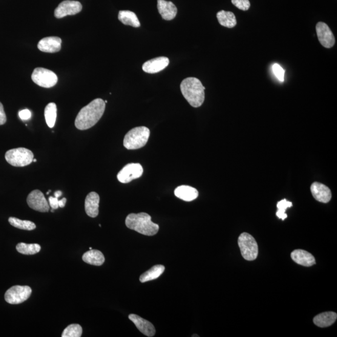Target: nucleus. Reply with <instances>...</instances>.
Returning a JSON list of instances; mask_svg holds the SVG:
<instances>
[{"label": "nucleus", "instance_id": "3", "mask_svg": "<svg viewBox=\"0 0 337 337\" xmlns=\"http://www.w3.org/2000/svg\"><path fill=\"white\" fill-rule=\"evenodd\" d=\"M125 223L128 228L144 236L156 235L159 229V225L154 223L149 214L145 213L129 214Z\"/></svg>", "mask_w": 337, "mask_h": 337}, {"label": "nucleus", "instance_id": "38", "mask_svg": "<svg viewBox=\"0 0 337 337\" xmlns=\"http://www.w3.org/2000/svg\"><path fill=\"white\" fill-rule=\"evenodd\" d=\"M33 161L34 162H36L37 161V160L36 159H33Z\"/></svg>", "mask_w": 337, "mask_h": 337}, {"label": "nucleus", "instance_id": "31", "mask_svg": "<svg viewBox=\"0 0 337 337\" xmlns=\"http://www.w3.org/2000/svg\"><path fill=\"white\" fill-rule=\"evenodd\" d=\"M231 2L239 10L247 11L250 7L249 0H231Z\"/></svg>", "mask_w": 337, "mask_h": 337}, {"label": "nucleus", "instance_id": "18", "mask_svg": "<svg viewBox=\"0 0 337 337\" xmlns=\"http://www.w3.org/2000/svg\"><path fill=\"white\" fill-rule=\"evenodd\" d=\"M291 258L294 262L305 267L312 266L315 264V259L306 250L297 249L291 253Z\"/></svg>", "mask_w": 337, "mask_h": 337}, {"label": "nucleus", "instance_id": "13", "mask_svg": "<svg viewBox=\"0 0 337 337\" xmlns=\"http://www.w3.org/2000/svg\"><path fill=\"white\" fill-rule=\"evenodd\" d=\"M310 191L313 198L322 203H328L332 199V193L330 188L320 182H313L311 185Z\"/></svg>", "mask_w": 337, "mask_h": 337}, {"label": "nucleus", "instance_id": "33", "mask_svg": "<svg viewBox=\"0 0 337 337\" xmlns=\"http://www.w3.org/2000/svg\"><path fill=\"white\" fill-rule=\"evenodd\" d=\"M18 115L22 120H28L31 118V113L29 110L25 109L19 111Z\"/></svg>", "mask_w": 337, "mask_h": 337}, {"label": "nucleus", "instance_id": "15", "mask_svg": "<svg viewBox=\"0 0 337 337\" xmlns=\"http://www.w3.org/2000/svg\"><path fill=\"white\" fill-rule=\"evenodd\" d=\"M168 64L170 59L167 57H158L144 62L142 65V70L147 73H157L164 70Z\"/></svg>", "mask_w": 337, "mask_h": 337}, {"label": "nucleus", "instance_id": "1", "mask_svg": "<svg viewBox=\"0 0 337 337\" xmlns=\"http://www.w3.org/2000/svg\"><path fill=\"white\" fill-rule=\"evenodd\" d=\"M106 103L101 98H97L82 108L75 120V127L79 130H87L94 127L104 113Z\"/></svg>", "mask_w": 337, "mask_h": 337}, {"label": "nucleus", "instance_id": "29", "mask_svg": "<svg viewBox=\"0 0 337 337\" xmlns=\"http://www.w3.org/2000/svg\"><path fill=\"white\" fill-rule=\"evenodd\" d=\"M82 333V327L78 324H71L62 333V337H80Z\"/></svg>", "mask_w": 337, "mask_h": 337}, {"label": "nucleus", "instance_id": "37", "mask_svg": "<svg viewBox=\"0 0 337 337\" xmlns=\"http://www.w3.org/2000/svg\"><path fill=\"white\" fill-rule=\"evenodd\" d=\"M62 192L61 191H56L55 193V198H59L60 196L62 195Z\"/></svg>", "mask_w": 337, "mask_h": 337}, {"label": "nucleus", "instance_id": "35", "mask_svg": "<svg viewBox=\"0 0 337 337\" xmlns=\"http://www.w3.org/2000/svg\"><path fill=\"white\" fill-rule=\"evenodd\" d=\"M58 201V198H53L52 196L49 198L50 205L53 209H57L59 207Z\"/></svg>", "mask_w": 337, "mask_h": 337}, {"label": "nucleus", "instance_id": "19", "mask_svg": "<svg viewBox=\"0 0 337 337\" xmlns=\"http://www.w3.org/2000/svg\"><path fill=\"white\" fill-rule=\"evenodd\" d=\"M99 196L95 192H91L85 199V210L88 216L96 218L99 214Z\"/></svg>", "mask_w": 337, "mask_h": 337}, {"label": "nucleus", "instance_id": "12", "mask_svg": "<svg viewBox=\"0 0 337 337\" xmlns=\"http://www.w3.org/2000/svg\"><path fill=\"white\" fill-rule=\"evenodd\" d=\"M316 32L319 41L323 47L331 48L335 45V36L326 24L324 22H319L316 25Z\"/></svg>", "mask_w": 337, "mask_h": 337}, {"label": "nucleus", "instance_id": "32", "mask_svg": "<svg viewBox=\"0 0 337 337\" xmlns=\"http://www.w3.org/2000/svg\"><path fill=\"white\" fill-rule=\"evenodd\" d=\"M272 70L274 75L276 76L280 81H284L285 71L282 68L281 66L278 64H274L272 67Z\"/></svg>", "mask_w": 337, "mask_h": 337}, {"label": "nucleus", "instance_id": "8", "mask_svg": "<svg viewBox=\"0 0 337 337\" xmlns=\"http://www.w3.org/2000/svg\"><path fill=\"white\" fill-rule=\"evenodd\" d=\"M32 290L29 286L15 285L5 293L6 302L10 304H19L29 299Z\"/></svg>", "mask_w": 337, "mask_h": 337}, {"label": "nucleus", "instance_id": "25", "mask_svg": "<svg viewBox=\"0 0 337 337\" xmlns=\"http://www.w3.org/2000/svg\"><path fill=\"white\" fill-rule=\"evenodd\" d=\"M165 267L162 265H154L152 268L148 270L147 272L142 273L140 277V281L142 283L153 281L159 278L164 273Z\"/></svg>", "mask_w": 337, "mask_h": 337}, {"label": "nucleus", "instance_id": "7", "mask_svg": "<svg viewBox=\"0 0 337 337\" xmlns=\"http://www.w3.org/2000/svg\"><path fill=\"white\" fill-rule=\"evenodd\" d=\"M33 81L39 87L50 88L55 87L58 82V78L52 71L44 68H36L31 75Z\"/></svg>", "mask_w": 337, "mask_h": 337}, {"label": "nucleus", "instance_id": "34", "mask_svg": "<svg viewBox=\"0 0 337 337\" xmlns=\"http://www.w3.org/2000/svg\"><path fill=\"white\" fill-rule=\"evenodd\" d=\"M7 122V116L4 111V106L0 102V125H4Z\"/></svg>", "mask_w": 337, "mask_h": 337}, {"label": "nucleus", "instance_id": "23", "mask_svg": "<svg viewBox=\"0 0 337 337\" xmlns=\"http://www.w3.org/2000/svg\"><path fill=\"white\" fill-rule=\"evenodd\" d=\"M217 18L220 25L224 27L233 28L237 25L236 16L231 11H220L217 13Z\"/></svg>", "mask_w": 337, "mask_h": 337}, {"label": "nucleus", "instance_id": "26", "mask_svg": "<svg viewBox=\"0 0 337 337\" xmlns=\"http://www.w3.org/2000/svg\"><path fill=\"white\" fill-rule=\"evenodd\" d=\"M57 116V107L55 103L50 102L45 108V117L48 127H55Z\"/></svg>", "mask_w": 337, "mask_h": 337}, {"label": "nucleus", "instance_id": "28", "mask_svg": "<svg viewBox=\"0 0 337 337\" xmlns=\"http://www.w3.org/2000/svg\"><path fill=\"white\" fill-rule=\"evenodd\" d=\"M8 221L12 226L19 228V229L32 230L36 228L35 224L31 221H23V220L12 218V217L8 219Z\"/></svg>", "mask_w": 337, "mask_h": 337}, {"label": "nucleus", "instance_id": "17", "mask_svg": "<svg viewBox=\"0 0 337 337\" xmlns=\"http://www.w3.org/2000/svg\"><path fill=\"white\" fill-rule=\"evenodd\" d=\"M158 9L162 19L170 21L175 18L178 9L173 2L158 0Z\"/></svg>", "mask_w": 337, "mask_h": 337}, {"label": "nucleus", "instance_id": "27", "mask_svg": "<svg viewBox=\"0 0 337 337\" xmlns=\"http://www.w3.org/2000/svg\"><path fill=\"white\" fill-rule=\"evenodd\" d=\"M16 250L24 255H34L39 252L41 247L37 244L19 243L16 245Z\"/></svg>", "mask_w": 337, "mask_h": 337}, {"label": "nucleus", "instance_id": "21", "mask_svg": "<svg viewBox=\"0 0 337 337\" xmlns=\"http://www.w3.org/2000/svg\"><path fill=\"white\" fill-rule=\"evenodd\" d=\"M337 315L335 312H327L319 314L314 318L313 321L317 326L325 328L331 326L335 322Z\"/></svg>", "mask_w": 337, "mask_h": 337}, {"label": "nucleus", "instance_id": "39", "mask_svg": "<svg viewBox=\"0 0 337 337\" xmlns=\"http://www.w3.org/2000/svg\"><path fill=\"white\" fill-rule=\"evenodd\" d=\"M104 102H105V103H107V102H108L107 100H106V101H104Z\"/></svg>", "mask_w": 337, "mask_h": 337}, {"label": "nucleus", "instance_id": "4", "mask_svg": "<svg viewBox=\"0 0 337 337\" xmlns=\"http://www.w3.org/2000/svg\"><path fill=\"white\" fill-rule=\"evenodd\" d=\"M150 136V130L145 127L133 128L128 132L124 138V146L127 150H138L147 144Z\"/></svg>", "mask_w": 337, "mask_h": 337}, {"label": "nucleus", "instance_id": "9", "mask_svg": "<svg viewBox=\"0 0 337 337\" xmlns=\"http://www.w3.org/2000/svg\"><path fill=\"white\" fill-rule=\"evenodd\" d=\"M143 174V168L139 163H130L125 165L118 174L117 178L121 183L127 184L134 179H138Z\"/></svg>", "mask_w": 337, "mask_h": 337}, {"label": "nucleus", "instance_id": "40", "mask_svg": "<svg viewBox=\"0 0 337 337\" xmlns=\"http://www.w3.org/2000/svg\"><path fill=\"white\" fill-rule=\"evenodd\" d=\"M92 249V247H90V250Z\"/></svg>", "mask_w": 337, "mask_h": 337}, {"label": "nucleus", "instance_id": "5", "mask_svg": "<svg viewBox=\"0 0 337 337\" xmlns=\"http://www.w3.org/2000/svg\"><path fill=\"white\" fill-rule=\"evenodd\" d=\"M5 159L13 166L24 167L33 162L34 154L32 151L27 148H15L6 153Z\"/></svg>", "mask_w": 337, "mask_h": 337}, {"label": "nucleus", "instance_id": "30", "mask_svg": "<svg viewBox=\"0 0 337 337\" xmlns=\"http://www.w3.org/2000/svg\"><path fill=\"white\" fill-rule=\"evenodd\" d=\"M292 206V202L287 201L285 199L282 200V201H279L278 205H277L278 210V212L276 213V216H278L279 219H282V221H284V220L287 218V215L285 214V211H286L287 208Z\"/></svg>", "mask_w": 337, "mask_h": 337}, {"label": "nucleus", "instance_id": "16", "mask_svg": "<svg viewBox=\"0 0 337 337\" xmlns=\"http://www.w3.org/2000/svg\"><path fill=\"white\" fill-rule=\"evenodd\" d=\"M129 319L141 333L149 337L154 336L156 333L155 327L149 321H146L136 314H130Z\"/></svg>", "mask_w": 337, "mask_h": 337}, {"label": "nucleus", "instance_id": "41", "mask_svg": "<svg viewBox=\"0 0 337 337\" xmlns=\"http://www.w3.org/2000/svg\"><path fill=\"white\" fill-rule=\"evenodd\" d=\"M193 336H199L198 335H193Z\"/></svg>", "mask_w": 337, "mask_h": 337}, {"label": "nucleus", "instance_id": "20", "mask_svg": "<svg viewBox=\"0 0 337 337\" xmlns=\"http://www.w3.org/2000/svg\"><path fill=\"white\" fill-rule=\"evenodd\" d=\"M174 194L177 198L187 202L194 201L199 196L198 191L196 188L185 185L177 187L174 191Z\"/></svg>", "mask_w": 337, "mask_h": 337}, {"label": "nucleus", "instance_id": "6", "mask_svg": "<svg viewBox=\"0 0 337 337\" xmlns=\"http://www.w3.org/2000/svg\"><path fill=\"white\" fill-rule=\"evenodd\" d=\"M238 244L242 256L245 260L252 261L258 258V244L250 234L246 233L241 234L239 237Z\"/></svg>", "mask_w": 337, "mask_h": 337}, {"label": "nucleus", "instance_id": "2", "mask_svg": "<svg viewBox=\"0 0 337 337\" xmlns=\"http://www.w3.org/2000/svg\"><path fill=\"white\" fill-rule=\"evenodd\" d=\"M180 87L182 95L191 107H201L205 100V87L199 79L193 77L185 78Z\"/></svg>", "mask_w": 337, "mask_h": 337}, {"label": "nucleus", "instance_id": "22", "mask_svg": "<svg viewBox=\"0 0 337 337\" xmlns=\"http://www.w3.org/2000/svg\"><path fill=\"white\" fill-rule=\"evenodd\" d=\"M82 261L88 264L100 266L104 264V256L101 251L91 249L82 256Z\"/></svg>", "mask_w": 337, "mask_h": 337}, {"label": "nucleus", "instance_id": "24", "mask_svg": "<svg viewBox=\"0 0 337 337\" xmlns=\"http://www.w3.org/2000/svg\"><path fill=\"white\" fill-rule=\"evenodd\" d=\"M118 19L122 24L131 26V27L138 28L141 24L138 16L133 11L128 10L119 11Z\"/></svg>", "mask_w": 337, "mask_h": 337}, {"label": "nucleus", "instance_id": "11", "mask_svg": "<svg viewBox=\"0 0 337 337\" xmlns=\"http://www.w3.org/2000/svg\"><path fill=\"white\" fill-rule=\"evenodd\" d=\"M81 3L77 1L66 0L62 2L56 8L55 16L56 18H64L68 15H75L82 10Z\"/></svg>", "mask_w": 337, "mask_h": 337}, {"label": "nucleus", "instance_id": "14", "mask_svg": "<svg viewBox=\"0 0 337 337\" xmlns=\"http://www.w3.org/2000/svg\"><path fill=\"white\" fill-rule=\"evenodd\" d=\"M62 40L59 37H46L40 40L38 48L43 52L53 53L58 52L61 49Z\"/></svg>", "mask_w": 337, "mask_h": 337}, {"label": "nucleus", "instance_id": "36", "mask_svg": "<svg viewBox=\"0 0 337 337\" xmlns=\"http://www.w3.org/2000/svg\"><path fill=\"white\" fill-rule=\"evenodd\" d=\"M66 202H67V199L66 198H62L61 200H59L58 201L59 207L61 208L64 207L66 205Z\"/></svg>", "mask_w": 337, "mask_h": 337}, {"label": "nucleus", "instance_id": "10", "mask_svg": "<svg viewBox=\"0 0 337 337\" xmlns=\"http://www.w3.org/2000/svg\"><path fill=\"white\" fill-rule=\"evenodd\" d=\"M27 203L33 210L41 213H47L50 210V205L48 204L44 194L39 190L33 191L27 198Z\"/></svg>", "mask_w": 337, "mask_h": 337}]
</instances>
